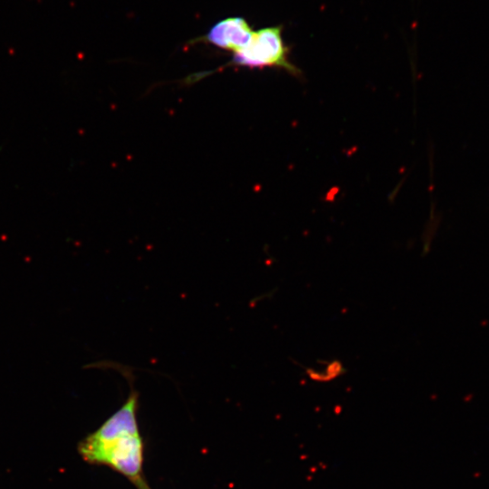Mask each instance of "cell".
I'll return each instance as SVG.
<instances>
[{"label": "cell", "instance_id": "cell-5", "mask_svg": "<svg viewBox=\"0 0 489 489\" xmlns=\"http://www.w3.org/2000/svg\"><path fill=\"white\" fill-rule=\"evenodd\" d=\"M133 483L137 485L138 489H150V487L142 479V477H139V479H137Z\"/></svg>", "mask_w": 489, "mask_h": 489}, {"label": "cell", "instance_id": "cell-1", "mask_svg": "<svg viewBox=\"0 0 489 489\" xmlns=\"http://www.w3.org/2000/svg\"><path fill=\"white\" fill-rule=\"evenodd\" d=\"M288 52L289 49L283 41L282 26L265 27L254 32L250 43L234 53L232 60L223 67H279L296 75L299 70L288 60Z\"/></svg>", "mask_w": 489, "mask_h": 489}, {"label": "cell", "instance_id": "cell-4", "mask_svg": "<svg viewBox=\"0 0 489 489\" xmlns=\"http://www.w3.org/2000/svg\"><path fill=\"white\" fill-rule=\"evenodd\" d=\"M254 31L243 17H228L215 24L208 32L194 41L203 42L235 53L245 47Z\"/></svg>", "mask_w": 489, "mask_h": 489}, {"label": "cell", "instance_id": "cell-3", "mask_svg": "<svg viewBox=\"0 0 489 489\" xmlns=\"http://www.w3.org/2000/svg\"><path fill=\"white\" fill-rule=\"evenodd\" d=\"M143 460V444L139 434L124 436L109 446L97 463L105 464L132 482L140 476Z\"/></svg>", "mask_w": 489, "mask_h": 489}, {"label": "cell", "instance_id": "cell-2", "mask_svg": "<svg viewBox=\"0 0 489 489\" xmlns=\"http://www.w3.org/2000/svg\"><path fill=\"white\" fill-rule=\"evenodd\" d=\"M137 407L138 394L131 389L124 405L81 443L80 453L85 460L97 463L103 451L116 440L139 434Z\"/></svg>", "mask_w": 489, "mask_h": 489}]
</instances>
